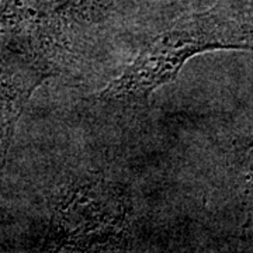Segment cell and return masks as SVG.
I'll use <instances>...</instances> for the list:
<instances>
[{
    "mask_svg": "<svg viewBox=\"0 0 253 253\" xmlns=\"http://www.w3.org/2000/svg\"><path fill=\"white\" fill-rule=\"evenodd\" d=\"M235 49H252V0H218L206 9L174 14L97 99L121 107L144 106L158 89L177 79L191 58Z\"/></svg>",
    "mask_w": 253,
    "mask_h": 253,
    "instance_id": "obj_1",
    "label": "cell"
},
{
    "mask_svg": "<svg viewBox=\"0 0 253 253\" xmlns=\"http://www.w3.org/2000/svg\"><path fill=\"white\" fill-rule=\"evenodd\" d=\"M27 34L63 63L76 37L94 31L131 10L128 0H6ZM16 31V33H17Z\"/></svg>",
    "mask_w": 253,
    "mask_h": 253,
    "instance_id": "obj_3",
    "label": "cell"
},
{
    "mask_svg": "<svg viewBox=\"0 0 253 253\" xmlns=\"http://www.w3.org/2000/svg\"><path fill=\"white\" fill-rule=\"evenodd\" d=\"M132 9H154L174 16L184 11L206 9L218 0H128Z\"/></svg>",
    "mask_w": 253,
    "mask_h": 253,
    "instance_id": "obj_5",
    "label": "cell"
},
{
    "mask_svg": "<svg viewBox=\"0 0 253 253\" xmlns=\"http://www.w3.org/2000/svg\"><path fill=\"white\" fill-rule=\"evenodd\" d=\"M62 72V66L33 38L9 33L0 41V163L4 162L14 129L34 91Z\"/></svg>",
    "mask_w": 253,
    "mask_h": 253,
    "instance_id": "obj_4",
    "label": "cell"
},
{
    "mask_svg": "<svg viewBox=\"0 0 253 253\" xmlns=\"http://www.w3.org/2000/svg\"><path fill=\"white\" fill-rule=\"evenodd\" d=\"M18 30L17 14L4 0H0V36L16 33Z\"/></svg>",
    "mask_w": 253,
    "mask_h": 253,
    "instance_id": "obj_6",
    "label": "cell"
},
{
    "mask_svg": "<svg viewBox=\"0 0 253 253\" xmlns=\"http://www.w3.org/2000/svg\"><path fill=\"white\" fill-rule=\"evenodd\" d=\"M42 251H118L135 234V203L124 183L84 176L62 184L49 203Z\"/></svg>",
    "mask_w": 253,
    "mask_h": 253,
    "instance_id": "obj_2",
    "label": "cell"
}]
</instances>
